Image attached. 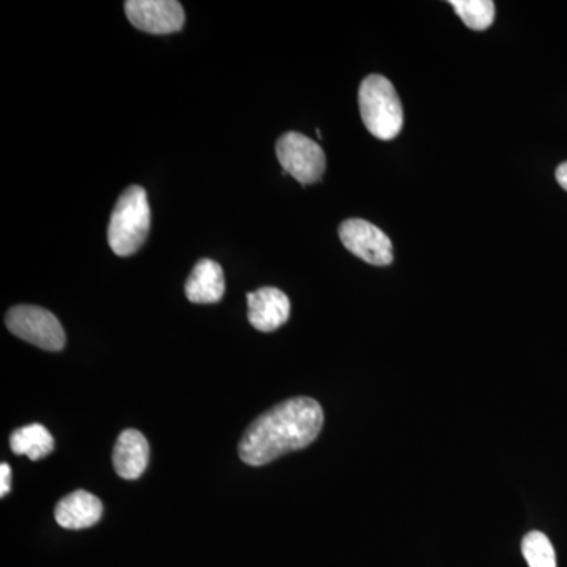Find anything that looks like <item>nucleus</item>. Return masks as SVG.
<instances>
[{
  "label": "nucleus",
  "instance_id": "nucleus-17",
  "mask_svg": "<svg viewBox=\"0 0 567 567\" xmlns=\"http://www.w3.org/2000/svg\"><path fill=\"white\" fill-rule=\"evenodd\" d=\"M317 137H319V140H322V132H320V130H317Z\"/></svg>",
  "mask_w": 567,
  "mask_h": 567
},
{
  "label": "nucleus",
  "instance_id": "nucleus-9",
  "mask_svg": "<svg viewBox=\"0 0 567 567\" xmlns=\"http://www.w3.org/2000/svg\"><path fill=\"white\" fill-rule=\"evenodd\" d=\"M103 516V503L99 496L85 491H76L66 495L55 506V522L66 529L91 528L99 524Z\"/></svg>",
  "mask_w": 567,
  "mask_h": 567
},
{
  "label": "nucleus",
  "instance_id": "nucleus-4",
  "mask_svg": "<svg viewBox=\"0 0 567 567\" xmlns=\"http://www.w3.org/2000/svg\"><path fill=\"white\" fill-rule=\"evenodd\" d=\"M6 322L11 333L40 349L59 352L65 347V331L58 317L48 309L29 305L14 306L7 315Z\"/></svg>",
  "mask_w": 567,
  "mask_h": 567
},
{
  "label": "nucleus",
  "instance_id": "nucleus-14",
  "mask_svg": "<svg viewBox=\"0 0 567 567\" xmlns=\"http://www.w3.org/2000/svg\"><path fill=\"white\" fill-rule=\"evenodd\" d=\"M522 554L529 567H557V555L544 533L529 532L522 540Z\"/></svg>",
  "mask_w": 567,
  "mask_h": 567
},
{
  "label": "nucleus",
  "instance_id": "nucleus-1",
  "mask_svg": "<svg viewBox=\"0 0 567 567\" xmlns=\"http://www.w3.org/2000/svg\"><path fill=\"white\" fill-rule=\"evenodd\" d=\"M323 410L316 399L292 398L265 412L246 429L238 445L245 464H270L284 454L311 445L323 427Z\"/></svg>",
  "mask_w": 567,
  "mask_h": 567
},
{
  "label": "nucleus",
  "instance_id": "nucleus-5",
  "mask_svg": "<svg viewBox=\"0 0 567 567\" xmlns=\"http://www.w3.org/2000/svg\"><path fill=\"white\" fill-rule=\"evenodd\" d=\"M276 155L284 174L292 175L301 185H312L322 178L327 159L323 148L301 133H286L276 144Z\"/></svg>",
  "mask_w": 567,
  "mask_h": 567
},
{
  "label": "nucleus",
  "instance_id": "nucleus-8",
  "mask_svg": "<svg viewBox=\"0 0 567 567\" xmlns=\"http://www.w3.org/2000/svg\"><path fill=\"white\" fill-rule=\"evenodd\" d=\"M290 317L289 297L276 287H262L248 293V319L256 330L271 333Z\"/></svg>",
  "mask_w": 567,
  "mask_h": 567
},
{
  "label": "nucleus",
  "instance_id": "nucleus-7",
  "mask_svg": "<svg viewBox=\"0 0 567 567\" xmlns=\"http://www.w3.org/2000/svg\"><path fill=\"white\" fill-rule=\"evenodd\" d=\"M125 13L134 28L153 35L182 31L185 10L177 0H128Z\"/></svg>",
  "mask_w": 567,
  "mask_h": 567
},
{
  "label": "nucleus",
  "instance_id": "nucleus-13",
  "mask_svg": "<svg viewBox=\"0 0 567 567\" xmlns=\"http://www.w3.org/2000/svg\"><path fill=\"white\" fill-rule=\"evenodd\" d=\"M450 3L472 31H486L495 20V3L492 0H451Z\"/></svg>",
  "mask_w": 567,
  "mask_h": 567
},
{
  "label": "nucleus",
  "instance_id": "nucleus-10",
  "mask_svg": "<svg viewBox=\"0 0 567 567\" xmlns=\"http://www.w3.org/2000/svg\"><path fill=\"white\" fill-rule=\"evenodd\" d=\"M114 468L123 480H137L148 464V442L140 431H123L114 447Z\"/></svg>",
  "mask_w": 567,
  "mask_h": 567
},
{
  "label": "nucleus",
  "instance_id": "nucleus-11",
  "mask_svg": "<svg viewBox=\"0 0 567 567\" xmlns=\"http://www.w3.org/2000/svg\"><path fill=\"white\" fill-rule=\"evenodd\" d=\"M226 282L221 265L215 260L203 259L193 268L188 281H186L185 293L192 303L212 305L221 301Z\"/></svg>",
  "mask_w": 567,
  "mask_h": 567
},
{
  "label": "nucleus",
  "instance_id": "nucleus-3",
  "mask_svg": "<svg viewBox=\"0 0 567 567\" xmlns=\"http://www.w3.org/2000/svg\"><path fill=\"white\" fill-rule=\"evenodd\" d=\"M360 114L368 132L377 140L391 141L404 125L401 99L394 85L380 74L365 78L358 92Z\"/></svg>",
  "mask_w": 567,
  "mask_h": 567
},
{
  "label": "nucleus",
  "instance_id": "nucleus-6",
  "mask_svg": "<svg viewBox=\"0 0 567 567\" xmlns=\"http://www.w3.org/2000/svg\"><path fill=\"white\" fill-rule=\"evenodd\" d=\"M339 237L347 251L375 267L393 262V244L374 224L364 219H347L339 227Z\"/></svg>",
  "mask_w": 567,
  "mask_h": 567
},
{
  "label": "nucleus",
  "instance_id": "nucleus-15",
  "mask_svg": "<svg viewBox=\"0 0 567 567\" xmlns=\"http://www.w3.org/2000/svg\"><path fill=\"white\" fill-rule=\"evenodd\" d=\"M11 487V468L10 465H0V495L9 494Z\"/></svg>",
  "mask_w": 567,
  "mask_h": 567
},
{
  "label": "nucleus",
  "instance_id": "nucleus-16",
  "mask_svg": "<svg viewBox=\"0 0 567 567\" xmlns=\"http://www.w3.org/2000/svg\"><path fill=\"white\" fill-rule=\"evenodd\" d=\"M555 177H557L559 186L567 192V162L559 164L557 173H555Z\"/></svg>",
  "mask_w": 567,
  "mask_h": 567
},
{
  "label": "nucleus",
  "instance_id": "nucleus-12",
  "mask_svg": "<svg viewBox=\"0 0 567 567\" xmlns=\"http://www.w3.org/2000/svg\"><path fill=\"white\" fill-rule=\"evenodd\" d=\"M54 436L44 425L29 424L18 429L10 436V447L17 456L40 461L54 451Z\"/></svg>",
  "mask_w": 567,
  "mask_h": 567
},
{
  "label": "nucleus",
  "instance_id": "nucleus-2",
  "mask_svg": "<svg viewBox=\"0 0 567 567\" xmlns=\"http://www.w3.org/2000/svg\"><path fill=\"white\" fill-rule=\"evenodd\" d=\"M151 230V205L142 186H130L118 197L107 227V241L114 254L133 256L147 240Z\"/></svg>",
  "mask_w": 567,
  "mask_h": 567
}]
</instances>
